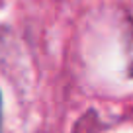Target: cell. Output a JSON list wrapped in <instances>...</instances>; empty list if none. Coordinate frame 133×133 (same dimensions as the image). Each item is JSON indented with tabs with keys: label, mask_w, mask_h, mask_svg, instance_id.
Masks as SVG:
<instances>
[{
	"label": "cell",
	"mask_w": 133,
	"mask_h": 133,
	"mask_svg": "<svg viewBox=\"0 0 133 133\" xmlns=\"http://www.w3.org/2000/svg\"><path fill=\"white\" fill-rule=\"evenodd\" d=\"M0 106H2V102H0ZM0 121H2V108H0Z\"/></svg>",
	"instance_id": "obj_1"
}]
</instances>
